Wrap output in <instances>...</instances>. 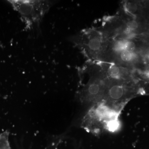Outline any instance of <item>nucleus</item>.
<instances>
[{
  "mask_svg": "<svg viewBox=\"0 0 149 149\" xmlns=\"http://www.w3.org/2000/svg\"><path fill=\"white\" fill-rule=\"evenodd\" d=\"M120 113L100 102L94 105L86 113L81 125L84 129L93 134L104 131H116L119 127Z\"/></svg>",
  "mask_w": 149,
  "mask_h": 149,
  "instance_id": "obj_1",
  "label": "nucleus"
},
{
  "mask_svg": "<svg viewBox=\"0 0 149 149\" xmlns=\"http://www.w3.org/2000/svg\"><path fill=\"white\" fill-rule=\"evenodd\" d=\"M72 43L88 59L101 62L106 51L109 40L98 28L83 29L71 38Z\"/></svg>",
  "mask_w": 149,
  "mask_h": 149,
  "instance_id": "obj_2",
  "label": "nucleus"
},
{
  "mask_svg": "<svg viewBox=\"0 0 149 149\" xmlns=\"http://www.w3.org/2000/svg\"><path fill=\"white\" fill-rule=\"evenodd\" d=\"M19 14L27 30L38 27L56 1L47 0H10L8 1Z\"/></svg>",
  "mask_w": 149,
  "mask_h": 149,
  "instance_id": "obj_3",
  "label": "nucleus"
}]
</instances>
